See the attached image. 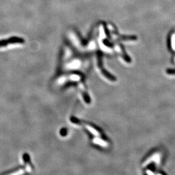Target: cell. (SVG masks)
<instances>
[{"label":"cell","mask_w":175,"mask_h":175,"mask_svg":"<svg viewBox=\"0 0 175 175\" xmlns=\"http://www.w3.org/2000/svg\"><path fill=\"white\" fill-rule=\"evenodd\" d=\"M164 152L157 150L149 154L141 164V167L146 174H160L159 171L163 162Z\"/></svg>","instance_id":"2"},{"label":"cell","mask_w":175,"mask_h":175,"mask_svg":"<svg viewBox=\"0 0 175 175\" xmlns=\"http://www.w3.org/2000/svg\"><path fill=\"white\" fill-rule=\"evenodd\" d=\"M13 39V38H12ZM17 42H19V43H22L23 42V40H20L18 38H13V40H10L9 41H6V40H0V48L1 47H3V46H6L7 45H10L9 43H17Z\"/></svg>","instance_id":"3"},{"label":"cell","mask_w":175,"mask_h":175,"mask_svg":"<svg viewBox=\"0 0 175 175\" xmlns=\"http://www.w3.org/2000/svg\"><path fill=\"white\" fill-rule=\"evenodd\" d=\"M71 121L82 127L90 136L92 142L102 148H108L110 145V141L99 128L91 123L83 121L75 117H72Z\"/></svg>","instance_id":"1"}]
</instances>
